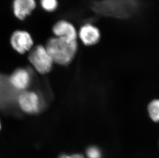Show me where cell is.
Segmentation results:
<instances>
[{
	"mask_svg": "<svg viewBox=\"0 0 159 158\" xmlns=\"http://www.w3.org/2000/svg\"><path fill=\"white\" fill-rule=\"evenodd\" d=\"M45 48L54 62L66 65L72 62L78 48L77 41L68 40L64 37H53L48 39Z\"/></svg>",
	"mask_w": 159,
	"mask_h": 158,
	"instance_id": "1",
	"label": "cell"
},
{
	"mask_svg": "<svg viewBox=\"0 0 159 158\" xmlns=\"http://www.w3.org/2000/svg\"><path fill=\"white\" fill-rule=\"evenodd\" d=\"M92 6L98 14L126 18L134 14L138 4L135 0H102L93 3Z\"/></svg>",
	"mask_w": 159,
	"mask_h": 158,
	"instance_id": "2",
	"label": "cell"
},
{
	"mask_svg": "<svg viewBox=\"0 0 159 158\" xmlns=\"http://www.w3.org/2000/svg\"><path fill=\"white\" fill-rule=\"evenodd\" d=\"M28 58L35 69L41 74L50 72L53 67V59L43 45H38L32 48Z\"/></svg>",
	"mask_w": 159,
	"mask_h": 158,
	"instance_id": "3",
	"label": "cell"
},
{
	"mask_svg": "<svg viewBox=\"0 0 159 158\" xmlns=\"http://www.w3.org/2000/svg\"><path fill=\"white\" fill-rule=\"evenodd\" d=\"M17 102L20 108L24 112L29 114L39 112L42 104L40 96L34 91L21 92L18 96Z\"/></svg>",
	"mask_w": 159,
	"mask_h": 158,
	"instance_id": "4",
	"label": "cell"
},
{
	"mask_svg": "<svg viewBox=\"0 0 159 158\" xmlns=\"http://www.w3.org/2000/svg\"><path fill=\"white\" fill-rule=\"evenodd\" d=\"M11 46L18 53L24 54L32 49L34 41L30 34L24 30H17L11 35Z\"/></svg>",
	"mask_w": 159,
	"mask_h": 158,
	"instance_id": "5",
	"label": "cell"
},
{
	"mask_svg": "<svg viewBox=\"0 0 159 158\" xmlns=\"http://www.w3.org/2000/svg\"><path fill=\"white\" fill-rule=\"evenodd\" d=\"M9 83L17 91H24L32 82V75L28 69L23 68L17 69L8 78Z\"/></svg>",
	"mask_w": 159,
	"mask_h": 158,
	"instance_id": "6",
	"label": "cell"
},
{
	"mask_svg": "<svg viewBox=\"0 0 159 158\" xmlns=\"http://www.w3.org/2000/svg\"><path fill=\"white\" fill-rule=\"evenodd\" d=\"M79 37L86 46H92L98 43L101 39V33L98 27L91 24H84L79 31Z\"/></svg>",
	"mask_w": 159,
	"mask_h": 158,
	"instance_id": "7",
	"label": "cell"
},
{
	"mask_svg": "<svg viewBox=\"0 0 159 158\" xmlns=\"http://www.w3.org/2000/svg\"><path fill=\"white\" fill-rule=\"evenodd\" d=\"M53 33L56 37H64L68 40L76 41V29L71 23L65 20L57 22L53 27Z\"/></svg>",
	"mask_w": 159,
	"mask_h": 158,
	"instance_id": "8",
	"label": "cell"
},
{
	"mask_svg": "<svg viewBox=\"0 0 159 158\" xmlns=\"http://www.w3.org/2000/svg\"><path fill=\"white\" fill-rule=\"evenodd\" d=\"M36 7L35 0H14V15L20 20H23L31 14Z\"/></svg>",
	"mask_w": 159,
	"mask_h": 158,
	"instance_id": "9",
	"label": "cell"
},
{
	"mask_svg": "<svg viewBox=\"0 0 159 158\" xmlns=\"http://www.w3.org/2000/svg\"><path fill=\"white\" fill-rule=\"evenodd\" d=\"M148 111L150 118L155 122H159V100L151 102L148 106Z\"/></svg>",
	"mask_w": 159,
	"mask_h": 158,
	"instance_id": "10",
	"label": "cell"
},
{
	"mask_svg": "<svg viewBox=\"0 0 159 158\" xmlns=\"http://www.w3.org/2000/svg\"><path fill=\"white\" fill-rule=\"evenodd\" d=\"M40 3L43 9L48 12L55 11L58 7L57 0H40Z\"/></svg>",
	"mask_w": 159,
	"mask_h": 158,
	"instance_id": "11",
	"label": "cell"
},
{
	"mask_svg": "<svg viewBox=\"0 0 159 158\" xmlns=\"http://www.w3.org/2000/svg\"><path fill=\"white\" fill-rule=\"evenodd\" d=\"M86 155L88 158H102V152L95 146H91L87 149Z\"/></svg>",
	"mask_w": 159,
	"mask_h": 158,
	"instance_id": "12",
	"label": "cell"
},
{
	"mask_svg": "<svg viewBox=\"0 0 159 158\" xmlns=\"http://www.w3.org/2000/svg\"><path fill=\"white\" fill-rule=\"evenodd\" d=\"M58 158H84V156L81 154H75L72 155H68L66 154H62L59 156Z\"/></svg>",
	"mask_w": 159,
	"mask_h": 158,
	"instance_id": "13",
	"label": "cell"
},
{
	"mask_svg": "<svg viewBox=\"0 0 159 158\" xmlns=\"http://www.w3.org/2000/svg\"><path fill=\"white\" fill-rule=\"evenodd\" d=\"M1 122H0V129H1Z\"/></svg>",
	"mask_w": 159,
	"mask_h": 158,
	"instance_id": "14",
	"label": "cell"
}]
</instances>
